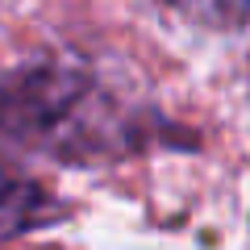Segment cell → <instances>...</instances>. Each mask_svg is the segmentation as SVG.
Returning <instances> with one entry per match:
<instances>
[{
  "label": "cell",
  "mask_w": 250,
  "mask_h": 250,
  "mask_svg": "<svg viewBox=\"0 0 250 250\" xmlns=\"http://www.w3.org/2000/svg\"><path fill=\"white\" fill-rule=\"evenodd\" d=\"M142 117L83 62L42 59L0 75V138L54 154L62 163H92L138 146Z\"/></svg>",
  "instance_id": "obj_1"
},
{
  "label": "cell",
  "mask_w": 250,
  "mask_h": 250,
  "mask_svg": "<svg viewBox=\"0 0 250 250\" xmlns=\"http://www.w3.org/2000/svg\"><path fill=\"white\" fill-rule=\"evenodd\" d=\"M62 213L59 200H50L38 179H29L25 171H17L13 163L0 159V246L17 233H29L38 225L54 221Z\"/></svg>",
  "instance_id": "obj_2"
},
{
  "label": "cell",
  "mask_w": 250,
  "mask_h": 250,
  "mask_svg": "<svg viewBox=\"0 0 250 250\" xmlns=\"http://www.w3.org/2000/svg\"><path fill=\"white\" fill-rule=\"evenodd\" d=\"M159 4L192 25H208V29H225L250 17V0H159Z\"/></svg>",
  "instance_id": "obj_3"
}]
</instances>
